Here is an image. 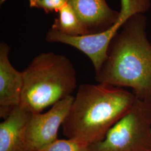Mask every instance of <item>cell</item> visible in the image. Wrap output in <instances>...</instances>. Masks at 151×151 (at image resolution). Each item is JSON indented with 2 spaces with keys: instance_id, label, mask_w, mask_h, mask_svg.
Listing matches in <instances>:
<instances>
[{
  "instance_id": "3",
  "label": "cell",
  "mask_w": 151,
  "mask_h": 151,
  "mask_svg": "<svg viewBox=\"0 0 151 151\" xmlns=\"http://www.w3.org/2000/svg\"><path fill=\"white\" fill-rule=\"evenodd\" d=\"M22 72L24 83L20 105L32 113H42L71 96L77 87L74 65L63 55L41 53Z\"/></svg>"
},
{
  "instance_id": "8",
  "label": "cell",
  "mask_w": 151,
  "mask_h": 151,
  "mask_svg": "<svg viewBox=\"0 0 151 151\" xmlns=\"http://www.w3.org/2000/svg\"><path fill=\"white\" fill-rule=\"evenodd\" d=\"M90 34L113 27L119 12L112 10L106 0H68Z\"/></svg>"
},
{
  "instance_id": "4",
  "label": "cell",
  "mask_w": 151,
  "mask_h": 151,
  "mask_svg": "<svg viewBox=\"0 0 151 151\" xmlns=\"http://www.w3.org/2000/svg\"><path fill=\"white\" fill-rule=\"evenodd\" d=\"M89 151H151V102L137 98L133 106Z\"/></svg>"
},
{
  "instance_id": "6",
  "label": "cell",
  "mask_w": 151,
  "mask_h": 151,
  "mask_svg": "<svg viewBox=\"0 0 151 151\" xmlns=\"http://www.w3.org/2000/svg\"><path fill=\"white\" fill-rule=\"evenodd\" d=\"M73 100L71 95L55 104L46 113H32L25 135L26 151H40L57 140L59 128Z\"/></svg>"
},
{
  "instance_id": "5",
  "label": "cell",
  "mask_w": 151,
  "mask_h": 151,
  "mask_svg": "<svg viewBox=\"0 0 151 151\" xmlns=\"http://www.w3.org/2000/svg\"><path fill=\"white\" fill-rule=\"evenodd\" d=\"M120 1L119 15L113 27L102 32L77 37L67 35L50 29L45 35L46 41L67 44L81 51L91 60L95 73L97 72L106 60L110 44L124 24L132 17L146 12L151 5L150 0Z\"/></svg>"
},
{
  "instance_id": "1",
  "label": "cell",
  "mask_w": 151,
  "mask_h": 151,
  "mask_svg": "<svg viewBox=\"0 0 151 151\" xmlns=\"http://www.w3.org/2000/svg\"><path fill=\"white\" fill-rule=\"evenodd\" d=\"M146 18L137 14L112 40L108 55L95 80L99 83L129 87L138 99L151 102V44L147 38Z\"/></svg>"
},
{
  "instance_id": "10",
  "label": "cell",
  "mask_w": 151,
  "mask_h": 151,
  "mask_svg": "<svg viewBox=\"0 0 151 151\" xmlns=\"http://www.w3.org/2000/svg\"><path fill=\"white\" fill-rule=\"evenodd\" d=\"M51 28L70 36L77 37L90 34L68 3L59 11L58 17L55 19Z\"/></svg>"
},
{
  "instance_id": "11",
  "label": "cell",
  "mask_w": 151,
  "mask_h": 151,
  "mask_svg": "<svg viewBox=\"0 0 151 151\" xmlns=\"http://www.w3.org/2000/svg\"><path fill=\"white\" fill-rule=\"evenodd\" d=\"M40 151H89V145L73 138L57 139Z\"/></svg>"
},
{
  "instance_id": "7",
  "label": "cell",
  "mask_w": 151,
  "mask_h": 151,
  "mask_svg": "<svg viewBox=\"0 0 151 151\" xmlns=\"http://www.w3.org/2000/svg\"><path fill=\"white\" fill-rule=\"evenodd\" d=\"M10 47L0 43V116L4 119L12 109L20 105L23 88V74L9 60Z\"/></svg>"
},
{
  "instance_id": "12",
  "label": "cell",
  "mask_w": 151,
  "mask_h": 151,
  "mask_svg": "<svg viewBox=\"0 0 151 151\" xmlns=\"http://www.w3.org/2000/svg\"><path fill=\"white\" fill-rule=\"evenodd\" d=\"M67 4L68 0H29L30 8L42 10L46 14L58 12Z\"/></svg>"
},
{
  "instance_id": "2",
  "label": "cell",
  "mask_w": 151,
  "mask_h": 151,
  "mask_svg": "<svg viewBox=\"0 0 151 151\" xmlns=\"http://www.w3.org/2000/svg\"><path fill=\"white\" fill-rule=\"evenodd\" d=\"M135 95L107 84H82L62 125L63 133L91 145L102 140L133 106Z\"/></svg>"
},
{
  "instance_id": "9",
  "label": "cell",
  "mask_w": 151,
  "mask_h": 151,
  "mask_svg": "<svg viewBox=\"0 0 151 151\" xmlns=\"http://www.w3.org/2000/svg\"><path fill=\"white\" fill-rule=\"evenodd\" d=\"M32 113L19 105L0 124V151H26L25 135Z\"/></svg>"
}]
</instances>
